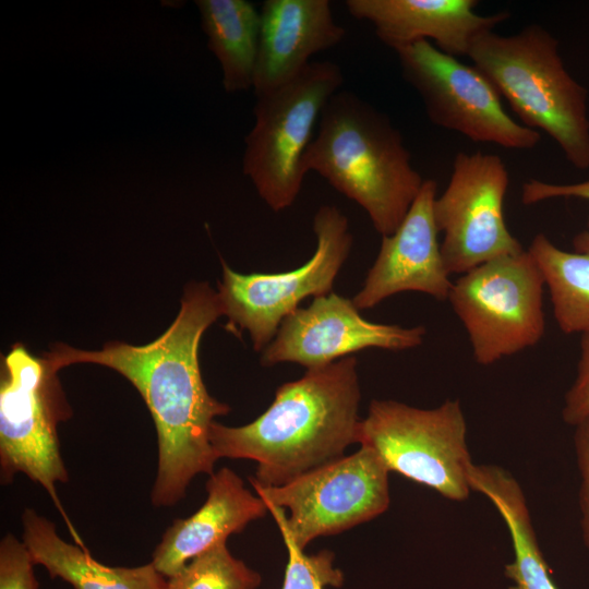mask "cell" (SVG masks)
Returning a JSON list of instances; mask_svg holds the SVG:
<instances>
[{"mask_svg":"<svg viewBox=\"0 0 589 589\" xmlns=\"http://www.w3.org/2000/svg\"><path fill=\"white\" fill-rule=\"evenodd\" d=\"M437 183L425 179L399 227L383 236L378 254L361 290L352 301L359 310L374 308L405 291H418L436 300H448L453 283L438 242L433 217Z\"/></svg>","mask_w":589,"mask_h":589,"instance_id":"5bb4252c","label":"cell"},{"mask_svg":"<svg viewBox=\"0 0 589 589\" xmlns=\"http://www.w3.org/2000/svg\"><path fill=\"white\" fill-rule=\"evenodd\" d=\"M423 326L402 327L375 323L359 313L353 301L329 292L315 297L306 308H298L280 324L263 349L265 366L291 362L309 369L322 368L368 349L407 350L423 342Z\"/></svg>","mask_w":589,"mask_h":589,"instance_id":"4fadbf2b","label":"cell"},{"mask_svg":"<svg viewBox=\"0 0 589 589\" xmlns=\"http://www.w3.org/2000/svg\"><path fill=\"white\" fill-rule=\"evenodd\" d=\"M207 46L217 58L227 93L253 87L261 13L247 0H197Z\"/></svg>","mask_w":589,"mask_h":589,"instance_id":"ffe728a7","label":"cell"},{"mask_svg":"<svg viewBox=\"0 0 589 589\" xmlns=\"http://www.w3.org/2000/svg\"><path fill=\"white\" fill-rule=\"evenodd\" d=\"M525 125L542 130L577 169H589L588 92L566 70L558 40L539 24L488 31L467 55Z\"/></svg>","mask_w":589,"mask_h":589,"instance_id":"277c9868","label":"cell"},{"mask_svg":"<svg viewBox=\"0 0 589 589\" xmlns=\"http://www.w3.org/2000/svg\"><path fill=\"white\" fill-rule=\"evenodd\" d=\"M562 418L573 426L589 418V333L580 338L577 374L565 395Z\"/></svg>","mask_w":589,"mask_h":589,"instance_id":"d4e9b609","label":"cell"},{"mask_svg":"<svg viewBox=\"0 0 589 589\" xmlns=\"http://www.w3.org/2000/svg\"><path fill=\"white\" fill-rule=\"evenodd\" d=\"M476 0H347L349 14L366 21L377 38L397 51L421 40L453 57L467 56L473 40L505 22L509 12H476Z\"/></svg>","mask_w":589,"mask_h":589,"instance_id":"9a60e30c","label":"cell"},{"mask_svg":"<svg viewBox=\"0 0 589 589\" xmlns=\"http://www.w3.org/2000/svg\"><path fill=\"white\" fill-rule=\"evenodd\" d=\"M466 435L467 423L457 399L433 409L373 399L360 423L359 444L372 448L389 471L460 502L471 491L473 465Z\"/></svg>","mask_w":589,"mask_h":589,"instance_id":"52a82bcc","label":"cell"},{"mask_svg":"<svg viewBox=\"0 0 589 589\" xmlns=\"http://www.w3.org/2000/svg\"><path fill=\"white\" fill-rule=\"evenodd\" d=\"M544 286L528 250L481 264L453 283L448 300L477 363L493 364L541 340Z\"/></svg>","mask_w":589,"mask_h":589,"instance_id":"ba28073f","label":"cell"},{"mask_svg":"<svg viewBox=\"0 0 589 589\" xmlns=\"http://www.w3.org/2000/svg\"><path fill=\"white\" fill-rule=\"evenodd\" d=\"M288 551V563L281 589H324L326 586L340 587L344 574L333 565L334 553L323 550L313 555L304 554L297 546L286 527L275 519Z\"/></svg>","mask_w":589,"mask_h":589,"instance_id":"603a6c76","label":"cell"},{"mask_svg":"<svg viewBox=\"0 0 589 589\" xmlns=\"http://www.w3.org/2000/svg\"><path fill=\"white\" fill-rule=\"evenodd\" d=\"M302 158L314 171L369 215L375 230L392 235L425 179L413 167L400 131L382 111L352 92L327 101Z\"/></svg>","mask_w":589,"mask_h":589,"instance_id":"3957f363","label":"cell"},{"mask_svg":"<svg viewBox=\"0 0 589 589\" xmlns=\"http://www.w3.org/2000/svg\"><path fill=\"white\" fill-rule=\"evenodd\" d=\"M388 470L369 446L312 469L280 486L252 484L298 548L383 514L389 506Z\"/></svg>","mask_w":589,"mask_h":589,"instance_id":"30bf717a","label":"cell"},{"mask_svg":"<svg viewBox=\"0 0 589 589\" xmlns=\"http://www.w3.org/2000/svg\"><path fill=\"white\" fill-rule=\"evenodd\" d=\"M574 446L580 474L579 509L581 539L589 550V418L575 425Z\"/></svg>","mask_w":589,"mask_h":589,"instance_id":"484cf974","label":"cell"},{"mask_svg":"<svg viewBox=\"0 0 589 589\" xmlns=\"http://www.w3.org/2000/svg\"><path fill=\"white\" fill-rule=\"evenodd\" d=\"M205 486V503L188 518L176 519L153 552L151 563L166 578L268 512L264 500L245 489L228 467L213 472Z\"/></svg>","mask_w":589,"mask_h":589,"instance_id":"e0dca14e","label":"cell"},{"mask_svg":"<svg viewBox=\"0 0 589 589\" xmlns=\"http://www.w3.org/2000/svg\"><path fill=\"white\" fill-rule=\"evenodd\" d=\"M395 52L404 80L419 94L433 124L509 149H531L540 142L539 131L505 111L496 89L473 64L428 40Z\"/></svg>","mask_w":589,"mask_h":589,"instance_id":"8fae6325","label":"cell"},{"mask_svg":"<svg viewBox=\"0 0 589 589\" xmlns=\"http://www.w3.org/2000/svg\"><path fill=\"white\" fill-rule=\"evenodd\" d=\"M313 231L315 252L298 268L240 274L221 262L218 296L228 320L225 327L237 336L247 330L256 351H263L303 299L332 292L348 259L352 235L347 216L338 207L321 206L313 219Z\"/></svg>","mask_w":589,"mask_h":589,"instance_id":"9c48e42d","label":"cell"},{"mask_svg":"<svg viewBox=\"0 0 589 589\" xmlns=\"http://www.w3.org/2000/svg\"><path fill=\"white\" fill-rule=\"evenodd\" d=\"M221 315L218 292L206 283H194L185 287L173 323L147 345L112 341L88 351L59 344L44 356L56 373L71 364H99L139 390L157 431L158 468L151 493L156 507L175 505L196 474L214 472L218 458L209 430L215 417L227 414L230 407L208 394L199 347L204 332Z\"/></svg>","mask_w":589,"mask_h":589,"instance_id":"6da1fadb","label":"cell"},{"mask_svg":"<svg viewBox=\"0 0 589 589\" xmlns=\"http://www.w3.org/2000/svg\"><path fill=\"white\" fill-rule=\"evenodd\" d=\"M357 358L345 357L279 386L254 421L227 426L216 421L209 441L216 457L257 462L251 484L280 486L344 456L359 443L360 386Z\"/></svg>","mask_w":589,"mask_h":589,"instance_id":"7a4b0ae2","label":"cell"},{"mask_svg":"<svg viewBox=\"0 0 589 589\" xmlns=\"http://www.w3.org/2000/svg\"><path fill=\"white\" fill-rule=\"evenodd\" d=\"M260 13L255 96L294 79L312 56L335 47L346 35L328 0H265Z\"/></svg>","mask_w":589,"mask_h":589,"instance_id":"2e32d148","label":"cell"},{"mask_svg":"<svg viewBox=\"0 0 589 589\" xmlns=\"http://www.w3.org/2000/svg\"><path fill=\"white\" fill-rule=\"evenodd\" d=\"M22 526L23 542L34 564L74 589H168V578L152 563L136 567L104 565L86 548L65 542L55 524L32 508L23 512Z\"/></svg>","mask_w":589,"mask_h":589,"instance_id":"ac0fdd59","label":"cell"},{"mask_svg":"<svg viewBox=\"0 0 589 589\" xmlns=\"http://www.w3.org/2000/svg\"><path fill=\"white\" fill-rule=\"evenodd\" d=\"M508 182L500 156L481 151L456 154L448 184L433 203L436 228L444 235L441 252L450 275L525 250L504 218Z\"/></svg>","mask_w":589,"mask_h":589,"instance_id":"7c38bea8","label":"cell"},{"mask_svg":"<svg viewBox=\"0 0 589 589\" xmlns=\"http://www.w3.org/2000/svg\"><path fill=\"white\" fill-rule=\"evenodd\" d=\"M261 575L231 555L226 543L195 556L168 578V589H256Z\"/></svg>","mask_w":589,"mask_h":589,"instance_id":"7402d4cb","label":"cell"},{"mask_svg":"<svg viewBox=\"0 0 589 589\" xmlns=\"http://www.w3.org/2000/svg\"><path fill=\"white\" fill-rule=\"evenodd\" d=\"M552 199H581L589 202V178L569 184H555L530 179L522 184L521 202L525 205H533Z\"/></svg>","mask_w":589,"mask_h":589,"instance_id":"4316f807","label":"cell"},{"mask_svg":"<svg viewBox=\"0 0 589 589\" xmlns=\"http://www.w3.org/2000/svg\"><path fill=\"white\" fill-rule=\"evenodd\" d=\"M342 82L337 63L312 61L291 81L256 95L242 171L274 212L294 203L305 177L303 155L323 108Z\"/></svg>","mask_w":589,"mask_h":589,"instance_id":"5b68a950","label":"cell"},{"mask_svg":"<svg viewBox=\"0 0 589 589\" xmlns=\"http://www.w3.org/2000/svg\"><path fill=\"white\" fill-rule=\"evenodd\" d=\"M573 247L565 251L539 232L527 250L550 291L560 329L582 335L589 333V230L577 233Z\"/></svg>","mask_w":589,"mask_h":589,"instance_id":"44dd1931","label":"cell"},{"mask_svg":"<svg viewBox=\"0 0 589 589\" xmlns=\"http://www.w3.org/2000/svg\"><path fill=\"white\" fill-rule=\"evenodd\" d=\"M471 491L489 498L507 526L514 560L504 566L513 581L509 589H557L533 529L524 491L504 468L473 464L469 471Z\"/></svg>","mask_w":589,"mask_h":589,"instance_id":"d6986e66","label":"cell"},{"mask_svg":"<svg viewBox=\"0 0 589 589\" xmlns=\"http://www.w3.org/2000/svg\"><path fill=\"white\" fill-rule=\"evenodd\" d=\"M71 417L57 373L44 357L15 344L3 358L0 382V479L24 473L39 483L65 519L75 543H84L71 525L57 493L69 480L58 437V423Z\"/></svg>","mask_w":589,"mask_h":589,"instance_id":"8992f818","label":"cell"},{"mask_svg":"<svg viewBox=\"0 0 589 589\" xmlns=\"http://www.w3.org/2000/svg\"><path fill=\"white\" fill-rule=\"evenodd\" d=\"M34 562L25 545L8 533L0 542V589H38Z\"/></svg>","mask_w":589,"mask_h":589,"instance_id":"cb8c5ba5","label":"cell"}]
</instances>
